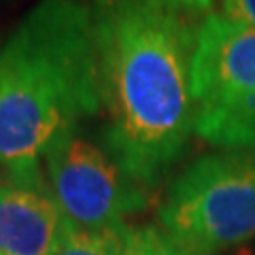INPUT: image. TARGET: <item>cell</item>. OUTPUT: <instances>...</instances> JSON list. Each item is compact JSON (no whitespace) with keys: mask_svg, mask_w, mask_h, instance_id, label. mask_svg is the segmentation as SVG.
<instances>
[{"mask_svg":"<svg viewBox=\"0 0 255 255\" xmlns=\"http://www.w3.org/2000/svg\"><path fill=\"white\" fill-rule=\"evenodd\" d=\"M102 140L111 159L153 189L194 134L189 77L196 30L172 0H92Z\"/></svg>","mask_w":255,"mask_h":255,"instance_id":"6da1fadb","label":"cell"},{"mask_svg":"<svg viewBox=\"0 0 255 255\" xmlns=\"http://www.w3.org/2000/svg\"><path fill=\"white\" fill-rule=\"evenodd\" d=\"M100 107L92 4L36 2L0 41V164L13 185L45 187L47 147Z\"/></svg>","mask_w":255,"mask_h":255,"instance_id":"7a4b0ae2","label":"cell"},{"mask_svg":"<svg viewBox=\"0 0 255 255\" xmlns=\"http://www.w3.org/2000/svg\"><path fill=\"white\" fill-rule=\"evenodd\" d=\"M159 228L191 255H215L255 236V149L189 164L157 213Z\"/></svg>","mask_w":255,"mask_h":255,"instance_id":"3957f363","label":"cell"},{"mask_svg":"<svg viewBox=\"0 0 255 255\" xmlns=\"http://www.w3.org/2000/svg\"><path fill=\"white\" fill-rule=\"evenodd\" d=\"M194 134L223 151L255 149V28L209 13L189 77Z\"/></svg>","mask_w":255,"mask_h":255,"instance_id":"277c9868","label":"cell"},{"mask_svg":"<svg viewBox=\"0 0 255 255\" xmlns=\"http://www.w3.org/2000/svg\"><path fill=\"white\" fill-rule=\"evenodd\" d=\"M49 194L73 226L98 230L124 223L149 204L147 191L119 170L107 151L77 132H60L45 151Z\"/></svg>","mask_w":255,"mask_h":255,"instance_id":"5b68a950","label":"cell"},{"mask_svg":"<svg viewBox=\"0 0 255 255\" xmlns=\"http://www.w3.org/2000/svg\"><path fill=\"white\" fill-rule=\"evenodd\" d=\"M66 230L45 187H0V255H55Z\"/></svg>","mask_w":255,"mask_h":255,"instance_id":"8992f818","label":"cell"},{"mask_svg":"<svg viewBox=\"0 0 255 255\" xmlns=\"http://www.w3.org/2000/svg\"><path fill=\"white\" fill-rule=\"evenodd\" d=\"M128 223L83 230L68 221V230L55 255H126Z\"/></svg>","mask_w":255,"mask_h":255,"instance_id":"52a82bcc","label":"cell"},{"mask_svg":"<svg viewBox=\"0 0 255 255\" xmlns=\"http://www.w3.org/2000/svg\"><path fill=\"white\" fill-rule=\"evenodd\" d=\"M126 255H191L157 226H130Z\"/></svg>","mask_w":255,"mask_h":255,"instance_id":"ba28073f","label":"cell"},{"mask_svg":"<svg viewBox=\"0 0 255 255\" xmlns=\"http://www.w3.org/2000/svg\"><path fill=\"white\" fill-rule=\"evenodd\" d=\"M221 13L255 28V0H221Z\"/></svg>","mask_w":255,"mask_h":255,"instance_id":"9c48e42d","label":"cell"},{"mask_svg":"<svg viewBox=\"0 0 255 255\" xmlns=\"http://www.w3.org/2000/svg\"><path fill=\"white\" fill-rule=\"evenodd\" d=\"M215 0H177V4L185 13H204L213 6Z\"/></svg>","mask_w":255,"mask_h":255,"instance_id":"30bf717a","label":"cell"},{"mask_svg":"<svg viewBox=\"0 0 255 255\" xmlns=\"http://www.w3.org/2000/svg\"><path fill=\"white\" fill-rule=\"evenodd\" d=\"M241 255H249V253H241Z\"/></svg>","mask_w":255,"mask_h":255,"instance_id":"8fae6325","label":"cell"},{"mask_svg":"<svg viewBox=\"0 0 255 255\" xmlns=\"http://www.w3.org/2000/svg\"><path fill=\"white\" fill-rule=\"evenodd\" d=\"M172 2H174V4H177V0H172Z\"/></svg>","mask_w":255,"mask_h":255,"instance_id":"7c38bea8","label":"cell"}]
</instances>
